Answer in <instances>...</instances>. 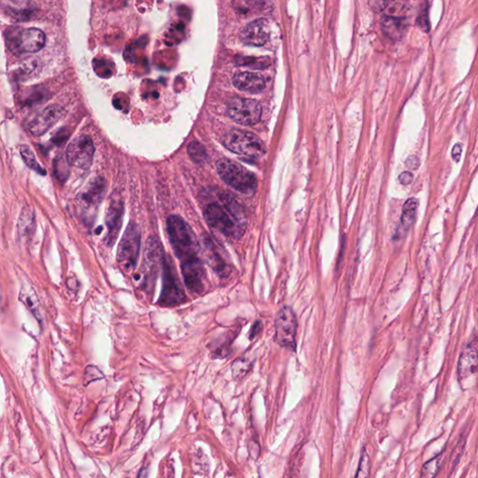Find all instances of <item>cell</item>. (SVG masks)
<instances>
[{"label": "cell", "mask_w": 478, "mask_h": 478, "mask_svg": "<svg viewBox=\"0 0 478 478\" xmlns=\"http://www.w3.org/2000/svg\"><path fill=\"white\" fill-rule=\"evenodd\" d=\"M224 207L218 204H209L204 215L208 225L225 236L238 238L244 234L243 213L238 205L228 194L222 196Z\"/></svg>", "instance_id": "obj_1"}, {"label": "cell", "mask_w": 478, "mask_h": 478, "mask_svg": "<svg viewBox=\"0 0 478 478\" xmlns=\"http://www.w3.org/2000/svg\"><path fill=\"white\" fill-rule=\"evenodd\" d=\"M167 234L172 248L182 263L199 258V243L191 226L180 216L167 218Z\"/></svg>", "instance_id": "obj_2"}, {"label": "cell", "mask_w": 478, "mask_h": 478, "mask_svg": "<svg viewBox=\"0 0 478 478\" xmlns=\"http://www.w3.org/2000/svg\"><path fill=\"white\" fill-rule=\"evenodd\" d=\"M45 34L37 28L10 27L6 30L7 46L14 53H35L45 46Z\"/></svg>", "instance_id": "obj_3"}, {"label": "cell", "mask_w": 478, "mask_h": 478, "mask_svg": "<svg viewBox=\"0 0 478 478\" xmlns=\"http://www.w3.org/2000/svg\"><path fill=\"white\" fill-rule=\"evenodd\" d=\"M224 145L229 151L249 159L258 160L265 155L266 148L260 137L249 131L234 129L224 136Z\"/></svg>", "instance_id": "obj_4"}, {"label": "cell", "mask_w": 478, "mask_h": 478, "mask_svg": "<svg viewBox=\"0 0 478 478\" xmlns=\"http://www.w3.org/2000/svg\"><path fill=\"white\" fill-rule=\"evenodd\" d=\"M217 170L223 181L237 192L246 194L255 192L257 188L256 177L237 163L224 158L221 159L217 162Z\"/></svg>", "instance_id": "obj_5"}, {"label": "cell", "mask_w": 478, "mask_h": 478, "mask_svg": "<svg viewBox=\"0 0 478 478\" xmlns=\"http://www.w3.org/2000/svg\"><path fill=\"white\" fill-rule=\"evenodd\" d=\"M186 301V295L170 256L163 265V287L158 303L163 307H175Z\"/></svg>", "instance_id": "obj_6"}, {"label": "cell", "mask_w": 478, "mask_h": 478, "mask_svg": "<svg viewBox=\"0 0 478 478\" xmlns=\"http://www.w3.org/2000/svg\"><path fill=\"white\" fill-rule=\"evenodd\" d=\"M141 249V232L137 224L131 222L121 239L118 249V261L126 269L135 267Z\"/></svg>", "instance_id": "obj_7"}, {"label": "cell", "mask_w": 478, "mask_h": 478, "mask_svg": "<svg viewBox=\"0 0 478 478\" xmlns=\"http://www.w3.org/2000/svg\"><path fill=\"white\" fill-rule=\"evenodd\" d=\"M227 113L231 119L238 125H254L259 123L262 116V107L254 99L233 97L227 105Z\"/></svg>", "instance_id": "obj_8"}, {"label": "cell", "mask_w": 478, "mask_h": 478, "mask_svg": "<svg viewBox=\"0 0 478 478\" xmlns=\"http://www.w3.org/2000/svg\"><path fill=\"white\" fill-rule=\"evenodd\" d=\"M275 341L282 348L295 350L297 320L293 310L290 307L281 308L275 323Z\"/></svg>", "instance_id": "obj_9"}, {"label": "cell", "mask_w": 478, "mask_h": 478, "mask_svg": "<svg viewBox=\"0 0 478 478\" xmlns=\"http://www.w3.org/2000/svg\"><path fill=\"white\" fill-rule=\"evenodd\" d=\"M94 154V146L91 136L78 135L68 145L67 159L73 167L86 169L91 167Z\"/></svg>", "instance_id": "obj_10"}, {"label": "cell", "mask_w": 478, "mask_h": 478, "mask_svg": "<svg viewBox=\"0 0 478 478\" xmlns=\"http://www.w3.org/2000/svg\"><path fill=\"white\" fill-rule=\"evenodd\" d=\"M165 253L160 240L156 237H151L147 242L144 261V273L146 283L148 289H151V283H154L156 273H158L159 267L163 266L165 261Z\"/></svg>", "instance_id": "obj_11"}, {"label": "cell", "mask_w": 478, "mask_h": 478, "mask_svg": "<svg viewBox=\"0 0 478 478\" xmlns=\"http://www.w3.org/2000/svg\"><path fill=\"white\" fill-rule=\"evenodd\" d=\"M182 272L189 291L199 294L205 290L206 270L200 258L182 263Z\"/></svg>", "instance_id": "obj_12"}, {"label": "cell", "mask_w": 478, "mask_h": 478, "mask_svg": "<svg viewBox=\"0 0 478 478\" xmlns=\"http://www.w3.org/2000/svg\"><path fill=\"white\" fill-rule=\"evenodd\" d=\"M270 36L269 23L264 18L248 24L240 33V39L246 45L261 47L265 45Z\"/></svg>", "instance_id": "obj_13"}, {"label": "cell", "mask_w": 478, "mask_h": 478, "mask_svg": "<svg viewBox=\"0 0 478 478\" xmlns=\"http://www.w3.org/2000/svg\"><path fill=\"white\" fill-rule=\"evenodd\" d=\"M64 115L65 110L62 107L58 105L49 106L32 120L28 125L29 131L34 135H42L55 125L59 120L62 119Z\"/></svg>", "instance_id": "obj_14"}, {"label": "cell", "mask_w": 478, "mask_h": 478, "mask_svg": "<svg viewBox=\"0 0 478 478\" xmlns=\"http://www.w3.org/2000/svg\"><path fill=\"white\" fill-rule=\"evenodd\" d=\"M124 216V204L121 200H113L109 205L106 217V226L108 228L106 244L111 247L118 239Z\"/></svg>", "instance_id": "obj_15"}, {"label": "cell", "mask_w": 478, "mask_h": 478, "mask_svg": "<svg viewBox=\"0 0 478 478\" xmlns=\"http://www.w3.org/2000/svg\"><path fill=\"white\" fill-rule=\"evenodd\" d=\"M204 245L207 250L208 263L220 276H227L230 273V265L224 258L220 247L208 234L204 236Z\"/></svg>", "instance_id": "obj_16"}, {"label": "cell", "mask_w": 478, "mask_h": 478, "mask_svg": "<svg viewBox=\"0 0 478 478\" xmlns=\"http://www.w3.org/2000/svg\"><path fill=\"white\" fill-rule=\"evenodd\" d=\"M105 192L106 189L103 181L96 178V181L91 183L90 186L82 192L79 197V202L84 212L91 215V213L95 210V208L98 207L99 204L101 203L102 199L104 197Z\"/></svg>", "instance_id": "obj_17"}, {"label": "cell", "mask_w": 478, "mask_h": 478, "mask_svg": "<svg viewBox=\"0 0 478 478\" xmlns=\"http://www.w3.org/2000/svg\"><path fill=\"white\" fill-rule=\"evenodd\" d=\"M233 84L234 87L239 89L240 91L250 94L261 93L265 87V81L263 76H261L260 74L248 71L234 75Z\"/></svg>", "instance_id": "obj_18"}, {"label": "cell", "mask_w": 478, "mask_h": 478, "mask_svg": "<svg viewBox=\"0 0 478 478\" xmlns=\"http://www.w3.org/2000/svg\"><path fill=\"white\" fill-rule=\"evenodd\" d=\"M478 368V350L469 346L463 349L457 363V376L460 380H466L474 374Z\"/></svg>", "instance_id": "obj_19"}, {"label": "cell", "mask_w": 478, "mask_h": 478, "mask_svg": "<svg viewBox=\"0 0 478 478\" xmlns=\"http://www.w3.org/2000/svg\"><path fill=\"white\" fill-rule=\"evenodd\" d=\"M419 208V201L416 198H409L404 204L403 213L401 216L400 225L396 230L394 237L396 239L403 238L415 223L416 212Z\"/></svg>", "instance_id": "obj_20"}, {"label": "cell", "mask_w": 478, "mask_h": 478, "mask_svg": "<svg viewBox=\"0 0 478 478\" xmlns=\"http://www.w3.org/2000/svg\"><path fill=\"white\" fill-rule=\"evenodd\" d=\"M385 35L392 41H399L406 34L407 23L404 17L385 15L381 20Z\"/></svg>", "instance_id": "obj_21"}, {"label": "cell", "mask_w": 478, "mask_h": 478, "mask_svg": "<svg viewBox=\"0 0 478 478\" xmlns=\"http://www.w3.org/2000/svg\"><path fill=\"white\" fill-rule=\"evenodd\" d=\"M443 454L444 451L423 464L421 468V478H435L442 464Z\"/></svg>", "instance_id": "obj_22"}, {"label": "cell", "mask_w": 478, "mask_h": 478, "mask_svg": "<svg viewBox=\"0 0 478 478\" xmlns=\"http://www.w3.org/2000/svg\"><path fill=\"white\" fill-rule=\"evenodd\" d=\"M240 66L248 67L253 69H264L270 66V59L268 57H254V56H238L235 59Z\"/></svg>", "instance_id": "obj_23"}, {"label": "cell", "mask_w": 478, "mask_h": 478, "mask_svg": "<svg viewBox=\"0 0 478 478\" xmlns=\"http://www.w3.org/2000/svg\"><path fill=\"white\" fill-rule=\"evenodd\" d=\"M188 153L192 160L197 164H203L208 159L207 151L204 146L197 141H192L188 145Z\"/></svg>", "instance_id": "obj_24"}, {"label": "cell", "mask_w": 478, "mask_h": 478, "mask_svg": "<svg viewBox=\"0 0 478 478\" xmlns=\"http://www.w3.org/2000/svg\"><path fill=\"white\" fill-rule=\"evenodd\" d=\"M21 155L24 159V161L27 165V167H30L33 170L42 174V175H45L46 174V171L41 167V165L36 162V157H35V154L33 153V151H31V149H29L28 147H22L21 149Z\"/></svg>", "instance_id": "obj_25"}, {"label": "cell", "mask_w": 478, "mask_h": 478, "mask_svg": "<svg viewBox=\"0 0 478 478\" xmlns=\"http://www.w3.org/2000/svg\"><path fill=\"white\" fill-rule=\"evenodd\" d=\"M34 214L29 208L24 209L22 211L21 217L19 221V231L24 236L28 234L34 228Z\"/></svg>", "instance_id": "obj_26"}, {"label": "cell", "mask_w": 478, "mask_h": 478, "mask_svg": "<svg viewBox=\"0 0 478 478\" xmlns=\"http://www.w3.org/2000/svg\"><path fill=\"white\" fill-rule=\"evenodd\" d=\"M370 477V457L367 452L364 450L362 453V457L360 460L358 471L356 473L355 478H369Z\"/></svg>", "instance_id": "obj_27"}, {"label": "cell", "mask_w": 478, "mask_h": 478, "mask_svg": "<svg viewBox=\"0 0 478 478\" xmlns=\"http://www.w3.org/2000/svg\"><path fill=\"white\" fill-rule=\"evenodd\" d=\"M35 295H36L35 292L32 290H29L28 291L22 290L21 297L24 303L31 309L32 311L37 312V310H36L37 309V304H36L37 300H36Z\"/></svg>", "instance_id": "obj_28"}, {"label": "cell", "mask_w": 478, "mask_h": 478, "mask_svg": "<svg viewBox=\"0 0 478 478\" xmlns=\"http://www.w3.org/2000/svg\"><path fill=\"white\" fill-rule=\"evenodd\" d=\"M416 25L421 28L423 32L430 31L431 29V25H430V19H429V12H428V7L424 8L421 11L420 15L417 16L416 19Z\"/></svg>", "instance_id": "obj_29"}, {"label": "cell", "mask_w": 478, "mask_h": 478, "mask_svg": "<svg viewBox=\"0 0 478 478\" xmlns=\"http://www.w3.org/2000/svg\"><path fill=\"white\" fill-rule=\"evenodd\" d=\"M247 363H245L244 361H236L234 362V365H233V374H234V377H242L244 376L245 374L249 371V366H247Z\"/></svg>", "instance_id": "obj_30"}, {"label": "cell", "mask_w": 478, "mask_h": 478, "mask_svg": "<svg viewBox=\"0 0 478 478\" xmlns=\"http://www.w3.org/2000/svg\"><path fill=\"white\" fill-rule=\"evenodd\" d=\"M406 167L411 170H416L420 167V159L415 155L409 156L406 161Z\"/></svg>", "instance_id": "obj_31"}, {"label": "cell", "mask_w": 478, "mask_h": 478, "mask_svg": "<svg viewBox=\"0 0 478 478\" xmlns=\"http://www.w3.org/2000/svg\"><path fill=\"white\" fill-rule=\"evenodd\" d=\"M462 153H463V144L457 143L456 145H454L452 151H451L453 160L456 162L460 161V159L462 157Z\"/></svg>", "instance_id": "obj_32"}, {"label": "cell", "mask_w": 478, "mask_h": 478, "mask_svg": "<svg viewBox=\"0 0 478 478\" xmlns=\"http://www.w3.org/2000/svg\"><path fill=\"white\" fill-rule=\"evenodd\" d=\"M412 181H413V174L411 172H403L399 176V182L403 185H409Z\"/></svg>", "instance_id": "obj_33"}, {"label": "cell", "mask_w": 478, "mask_h": 478, "mask_svg": "<svg viewBox=\"0 0 478 478\" xmlns=\"http://www.w3.org/2000/svg\"><path fill=\"white\" fill-rule=\"evenodd\" d=\"M261 327H262V324H261V323H255L254 325H253V327H252V329H251V331H250V338L254 337L255 335H256L257 333H259Z\"/></svg>", "instance_id": "obj_34"}]
</instances>
